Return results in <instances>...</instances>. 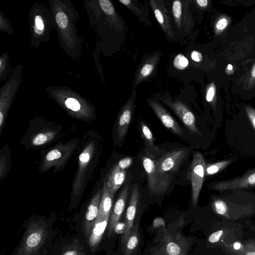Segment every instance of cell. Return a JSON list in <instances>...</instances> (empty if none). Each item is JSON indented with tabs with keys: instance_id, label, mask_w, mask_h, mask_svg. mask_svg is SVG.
Masks as SVG:
<instances>
[{
	"instance_id": "obj_1",
	"label": "cell",
	"mask_w": 255,
	"mask_h": 255,
	"mask_svg": "<svg viewBox=\"0 0 255 255\" xmlns=\"http://www.w3.org/2000/svg\"><path fill=\"white\" fill-rule=\"evenodd\" d=\"M78 157V167L74 178L71 192V201L81 198L96 164L98 145L94 132L85 134Z\"/></svg>"
},
{
	"instance_id": "obj_2",
	"label": "cell",
	"mask_w": 255,
	"mask_h": 255,
	"mask_svg": "<svg viewBox=\"0 0 255 255\" xmlns=\"http://www.w3.org/2000/svg\"><path fill=\"white\" fill-rule=\"evenodd\" d=\"M80 140L74 138L66 142H60L49 149L43 154L39 169L45 173L52 167L53 173L62 170L78 147Z\"/></svg>"
},
{
	"instance_id": "obj_3",
	"label": "cell",
	"mask_w": 255,
	"mask_h": 255,
	"mask_svg": "<svg viewBox=\"0 0 255 255\" xmlns=\"http://www.w3.org/2000/svg\"><path fill=\"white\" fill-rule=\"evenodd\" d=\"M46 236V227L44 222L38 221L30 223L16 255H35L44 244Z\"/></svg>"
},
{
	"instance_id": "obj_4",
	"label": "cell",
	"mask_w": 255,
	"mask_h": 255,
	"mask_svg": "<svg viewBox=\"0 0 255 255\" xmlns=\"http://www.w3.org/2000/svg\"><path fill=\"white\" fill-rule=\"evenodd\" d=\"M143 168L147 177L149 192L155 195H161L167 190L172 179L168 173L159 171L155 160L145 156L142 158Z\"/></svg>"
},
{
	"instance_id": "obj_5",
	"label": "cell",
	"mask_w": 255,
	"mask_h": 255,
	"mask_svg": "<svg viewBox=\"0 0 255 255\" xmlns=\"http://www.w3.org/2000/svg\"><path fill=\"white\" fill-rule=\"evenodd\" d=\"M54 125L48 124L36 132L28 130L23 141L24 145L29 149H35L46 146L59 138L64 132L61 126Z\"/></svg>"
},
{
	"instance_id": "obj_6",
	"label": "cell",
	"mask_w": 255,
	"mask_h": 255,
	"mask_svg": "<svg viewBox=\"0 0 255 255\" xmlns=\"http://www.w3.org/2000/svg\"><path fill=\"white\" fill-rule=\"evenodd\" d=\"M205 168V162L202 154L196 151L187 172L188 177L191 183V201L194 206H196L198 203L204 181Z\"/></svg>"
},
{
	"instance_id": "obj_7",
	"label": "cell",
	"mask_w": 255,
	"mask_h": 255,
	"mask_svg": "<svg viewBox=\"0 0 255 255\" xmlns=\"http://www.w3.org/2000/svg\"><path fill=\"white\" fill-rule=\"evenodd\" d=\"M162 101L174 112L191 132L201 135L196 125L195 116L185 104L179 100L173 101L167 97H163Z\"/></svg>"
},
{
	"instance_id": "obj_8",
	"label": "cell",
	"mask_w": 255,
	"mask_h": 255,
	"mask_svg": "<svg viewBox=\"0 0 255 255\" xmlns=\"http://www.w3.org/2000/svg\"><path fill=\"white\" fill-rule=\"evenodd\" d=\"M188 152V149L178 148L164 154L155 160L158 169L165 173L174 171L185 159Z\"/></svg>"
},
{
	"instance_id": "obj_9",
	"label": "cell",
	"mask_w": 255,
	"mask_h": 255,
	"mask_svg": "<svg viewBox=\"0 0 255 255\" xmlns=\"http://www.w3.org/2000/svg\"><path fill=\"white\" fill-rule=\"evenodd\" d=\"M255 186V169L243 176L215 183L211 186V188L213 190L223 191L231 189H244Z\"/></svg>"
},
{
	"instance_id": "obj_10",
	"label": "cell",
	"mask_w": 255,
	"mask_h": 255,
	"mask_svg": "<svg viewBox=\"0 0 255 255\" xmlns=\"http://www.w3.org/2000/svg\"><path fill=\"white\" fill-rule=\"evenodd\" d=\"M103 188L99 189L90 201L84 216L82 229L85 236L89 238L98 215Z\"/></svg>"
},
{
	"instance_id": "obj_11",
	"label": "cell",
	"mask_w": 255,
	"mask_h": 255,
	"mask_svg": "<svg viewBox=\"0 0 255 255\" xmlns=\"http://www.w3.org/2000/svg\"><path fill=\"white\" fill-rule=\"evenodd\" d=\"M148 105L164 127L178 136L184 135L182 128L159 103L154 100H149Z\"/></svg>"
},
{
	"instance_id": "obj_12",
	"label": "cell",
	"mask_w": 255,
	"mask_h": 255,
	"mask_svg": "<svg viewBox=\"0 0 255 255\" xmlns=\"http://www.w3.org/2000/svg\"><path fill=\"white\" fill-rule=\"evenodd\" d=\"M150 5L154 16L165 33L170 37L174 35L172 29L170 13L162 1L151 0Z\"/></svg>"
},
{
	"instance_id": "obj_13",
	"label": "cell",
	"mask_w": 255,
	"mask_h": 255,
	"mask_svg": "<svg viewBox=\"0 0 255 255\" xmlns=\"http://www.w3.org/2000/svg\"><path fill=\"white\" fill-rule=\"evenodd\" d=\"M129 191V186L128 185L123 188L111 212L108 226V237L109 238L113 236L115 227L119 222L124 211Z\"/></svg>"
},
{
	"instance_id": "obj_14",
	"label": "cell",
	"mask_w": 255,
	"mask_h": 255,
	"mask_svg": "<svg viewBox=\"0 0 255 255\" xmlns=\"http://www.w3.org/2000/svg\"><path fill=\"white\" fill-rule=\"evenodd\" d=\"M139 197V191L138 186L135 183L132 186L131 188L129 205L127 210L125 220L126 227V231L122 237V240H124L128 236L132 228Z\"/></svg>"
},
{
	"instance_id": "obj_15",
	"label": "cell",
	"mask_w": 255,
	"mask_h": 255,
	"mask_svg": "<svg viewBox=\"0 0 255 255\" xmlns=\"http://www.w3.org/2000/svg\"><path fill=\"white\" fill-rule=\"evenodd\" d=\"M135 95H132L123 107L117 122V136L122 141L129 128L133 111Z\"/></svg>"
},
{
	"instance_id": "obj_16",
	"label": "cell",
	"mask_w": 255,
	"mask_h": 255,
	"mask_svg": "<svg viewBox=\"0 0 255 255\" xmlns=\"http://www.w3.org/2000/svg\"><path fill=\"white\" fill-rule=\"evenodd\" d=\"M110 218L97 217L89 237V246L92 251L97 249L109 224Z\"/></svg>"
},
{
	"instance_id": "obj_17",
	"label": "cell",
	"mask_w": 255,
	"mask_h": 255,
	"mask_svg": "<svg viewBox=\"0 0 255 255\" xmlns=\"http://www.w3.org/2000/svg\"><path fill=\"white\" fill-rule=\"evenodd\" d=\"M126 177V172L125 169L121 167L118 164L110 170L104 181L109 191L114 196L116 192L122 185Z\"/></svg>"
},
{
	"instance_id": "obj_18",
	"label": "cell",
	"mask_w": 255,
	"mask_h": 255,
	"mask_svg": "<svg viewBox=\"0 0 255 255\" xmlns=\"http://www.w3.org/2000/svg\"><path fill=\"white\" fill-rule=\"evenodd\" d=\"M172 13L174 21L179 30L184 28L185 24L189 22V13L185 1H174L172 4Z\"/></svg>"
},
{
	"instance_id": "obj_19",
	"label": "cell",
	"mask_w": 255,
	"mask_h": 255,
	"mask_svg": "<svg viewBox=\"0 0 255 255\" xmlns=\"http://www.w3.org/2000/svg\"><path fill=\"white\" fill-rule=\"evenodd\" d=\"M160 58L158 54H154L147 58L138 69L136 75L134 86L138 85L141 82L148 77L154 70Z\"/></svg>"
},
{
	"instance_id": "obj_20",
	"label": "cell",
	"mask_w": 255,
	"mask_h": 255,
	"mask_svg": "<svg viewBox=\"0 0 255 255\" xmlns=\"http://www.w3.org/2000/svg\"><path fill=\"white\" fill-rule=\"evenodd\" d=\"M139 243L138 227L137 225L133 226L128 236L122 240V249L124 255H133Z\"/></svg>"
},
{
	"instance_id": "obj_21",
	"label": "cell",
	"mask_w": 255,
	"mask_h": 255,
	"mask_svg": "<svg viewBox=\"0 0 255 255\" xmlns=\"http://www.w3.org/2000/svg\"><path fill=\"white\" fill-rule=\"evenodd\" d=\"M113 195L109 191L106 182H104L103 193L97 217H110L113 205Z\"/></svg>"
},
{
	"instance_id": "obj_22",
	"label": "cell",
	"mask_w": 255,
	"mask_h": 255,
	"mask_svg": "<svg viewBox=\"0 0 255 255\" xmlns=\"http://www.w3.org/2000/svg\"><path fill=\"white\" fill-rule=\"evenodd\" d=\"M10 153L8 145H6L1 149L0 160V179L5 177L9 170Z\"/></svg>"
},
{
	"instance_id": "obj_23",
	"label": "cell",
	"mask_w": 255,
	"mask_h": 255,
	"mask_svg": "<svg viewBox=\"0 0 255 255\" xmlns=\"http://www.w3.org/2000/svg\"><path fill=\"white\" fill-rule=\"evenodd\" d=\"M231 162V160H225L208 165L205 168V174L206 175L215 174L224 169Z\"/></svg>"
},
{
	"instance_id": "obj_24",
	"label": "cell",
	"mask_w": 255,
	"mask_h": 255,
	"mask_svg": "<svg viewBox=\"0 0 255 255\" xmlns=\"http://www.w3.org/2000/svg\"><path fill=\"white\" fill-rule=\"evenodd\" d=\"M173 64L176 69L182 70L188 67L189 61L184 55L182 54H178L175 57Z\"/></svg>"
},
{
	"instance_id": "obj_25",
	"label": "cell",
	"mask_w": 255,
	"mask_h": 255,
	"mask_svg": "<svg viewBox=\"0 0 255 255\" xmlns=\"http://www.w3.org/2000/svg\"><path fill=\"white\" fill-rule=\"evenodd\" d=\"M213 206L215 211L220 215L225 214L228 210L226 203L221 199L216 200L213 203Z\"/></svg>"
},
{
	"instance_id": "obj_26",
	"label": "cell",
	"mask_w": 255,
	"mask_h": 255,
	"mask_svg": "<svg viewBox=\"0 0 255 255\" xmlns=\"http://www.w3.org/2000/svg\"><path fill=\"white\" fill-rule=\"evenodd\" d=\"M181 251L180 247L175 242H169L166 246V252L168 255H179Z\"/></svg>"
},
{
	"instance_id": "obj_27",
	"label": "cell",
	"mask_w": 255,
	"mask_h": 255,
	"mask_svg": "<svg viewBox=\"0 0 255 255\" xmlns=\"http://www.w3.org/2000/svg\"><path fill=\"white\" fill-rule=\"evenodd\" d=\"M99 3L102 10L107 14L112 15L115 12L114 7L109 0H100Z\"/></svg>"
},
{
	"instance_id": "obj_28",
	"label": "cell",
	"mask_w": 255,
	"mask_h": 255,
	"mask_svg": "<svg viewBox=\"0 0 255 255\" xmlns=\"http://www.w3.org/2000/svg\"><path fill=\"white\" fill-rule=\"evenodd\" d=\"M55 19L58 26L61 28H65L68 25L67 16L63 12H58L56 15Z\"/></svg>"
},
{
	"instance_id": "obj_29",
	"label": "cell",
	"mask_w": 255,
	"mask_h": 255,
	"mask_svg": "<svg viewBox=\"0 0 255 255\" xmlns=\"http://www.w3.org/2000/svg\"><path fill=\"white\" fill-rule=\"evenodd\" d=\"M66 107L74 112H78L80 110L81 105L79 102L73 98H68L65 102Z\"/></svg>"
},
{
	"instance_id": "obj_30",
	"label": "cell",
	"mask_w": 255,
	"mask_h": 255,
	"mask_svg": "<svg viewBox=\"0 0 255 255\" xmlns=\"http://www.w3.org/2000/svg\"><path fill=\"white\" fill-rule=\"evenodd\" d=\"M141 128L144 137L149 143L153 146V137L150 128L143 123H141Z\"/></svg>"
},
{
	"instance_id": "obj_31",
	"label": "cell",
	"mask_w": 255,
	"mask_h": 255,
	"mask_svg": "<svg viewBox=\"0 0 255 255\" xmlns=\"http://www.w3.org/2000/svg\"><path fill=\"white\" fill-rule=\"evenodd\" d=\"M119 1L122 3L124 5H126L131 10L134 11L136 14H139L141 13V11L139 9L136 7L135 5L133 4L131 1L130 0H119Z\"/></svg>"
},
{
	"instance_id": "obj_32",
	"label": "cell",
	"mask_w": 255,
	"mask_h": 255,
	"mask_svg": "<svg viewBox=\"0 0 255 255\" xmlns=\"http://www.w3.org/2000/svg\"><path fill=\"white\" fill-rule=\"evenodd\" d=\"M223 233V231L220 230L211 234L208 239V241L212 243L217 242Z\"/></svg>"
},
{
	"instance_id": "obj_33",
	"label": "cell",
	"mask_w": 255,
	"mask_h": 255,
	"mask_svg": "<svg viewBox=\"0 0 255 255\" xmlns=\"http://www.w3.org/2000/svg\"><path fill=\"white\" fill-rule=\"evenodd\" d=\"M215 90L213 85H211L208 89L206 99L207 102H210L213 100L215 96Z\"/></svg>"
},
{
	"instance_id": "obj_34",
	"label": "cell",
	"mask_w": 255,
	"mask_h": 255,
	"mask_svg": "<svg viewBox=\"0 0 255 255\" xmlns=\"http://www.w3.org/2000/svg\"><path fill=\"white\" fill-rule=\"evenodd\" d=\"M247 112L249 118L255 129V110L252 108L247 107Z\"/></svg>"
},
{
	"instance_id": "obj_35",
	"label": "cell",
	"mask_w": 255,
	"mask_h": 255,
	"mask_svg": "<svg viewBox=\"0 0 255 255\" xmlns=\"http://www.w3.org/2000/svg\"><path fill=\"white\" fill-rule=\"evenodd\" d=\"M126 225L124 222H118L114 228V232L118 234H124L126 231Z\"/></svg>"
},
{
	"instance_id": "obj_36",
	"label": "cell",
	"mask_w": 255,
	"mask_h": 255,
	"mask_svg": "<svg viewBox=\"0 0 255 255\" xmlns=\"http://www.w3.org/2000/svg\"><path fill=\"white\" fill-rule=\"evenodd\" d=\"M35 28L37 29L42 31L44 29V23L41 18V17L40 15L36 16L35 18Z\"/></svg>"
},
{
	"instance_id": "obj_37",
	"label": "cell",
	"mask_w": 255,
	"mask_h": 255,
	"mask_svg": "<svg viewBox=\"0 0 255 255\" xmlns=\"http://www.w3.org/2000/svg\"><path fill=\"white\" fill-rule=\"evenodd\" d=\"M191 57L193 60L197 62H200L202 60V55L201 53L196 50L192 52Z\"/></svg>"
},
{
	"instance_id": "obj_38",
	"label": "cell",
	"mask_w": 255,
	"mask_h": 255,
	"mask_svg": "<svg viewBox=\"0 0 255 255\" xmlns=\"http://www.w3.org/2000/svg\"><path fill=\"white\" fill-rule=\"evenodd\" d=\"M132 160L130 158H126L120 160L117 164L122 168L125 169L129 166Z\"/></svg>"
},
{
	"instance_id": "obj_39",
	"label": "cell",
	"mask_w": 255,
	"mask_h": 255,
	"mask_svg": "<svg viewBox=\"0 0 255 255\" xmlns=\"http://www.w3.org/2000/svg\"><path fill=\"white\" fill-rule=\"evenodd\" d=\"M228 24V21L226 18L220 19L217 23L216 27L218 30H223Z\"/></svg>"
},
{
	"instance_id": "obj_40",
	"label": "cell",
	"mask_w": 255,
	"mask_h": 255,
	"mask_svg": "<svg viewBox=\"0 0 255 255\" xmlns=\"http://www.w3.org/2000/svg\"><path fill=\"white\" fill-rule=\"evenodd\" d=\"M153 226L154 227H158L160 226H164L165 222L164 220L161 218H156L153 221Z\"/></svg>"
},
{
	"instance_id": "obj_41",
	"label": "cell",
	"mask_w": 255,
	"mask_h": 255,
	"mask_svg": "<svg viewBox=\"0 0 255 255\" xmlns=\"http://www.w3.org/2000/svg\"><path fill=\"white\" fill-rule=\"evenodd\" d=\"M62 255H80V253L78 249H71L66 251Z\"/></svg>"
},
{
	"instance_id": "obj_42",
	"label": "cell",
	"mask_w": 255,
	"mask_h": 255,
	"mask_svg": "<svg viewBox=\"0 0 255 255\" xmlns=\"http://www.w3.org/2000/svg\"><path fill=\"white\" fill-rule=\"evenodd\" d=\"M196 2L200 7H204L208 5V1L207 0H197Z\"/></svg>"
},
{
	"instance_id": "obj_43",
	"label": "cell",
	"mask_w": 255,
	"mask_h": 255,
	"mask_svg": "<svg viewBox=\"0 0 255 255\" xmlns=\"http://www.w3.org/2000/svg\"><path fill=\"white\" fill-rule=\"evenodd\" d=\"M234 248L235 250H239L241 248V244L239 242H236L234 245Z\"/></svg>"
},
{
	"instance_id": "obj_44",
	"label": "cell",
	"mask_w": 255,
	"mask_h": 255,
	"mask_svg": "<svg viewBox=\"0 0 255 255\" xmlns=\"http://www.w3.org/2000/svg\"><path fill=\"white\" fill-rule=\"evenodd\" d=\"M251 74L253 77H255V64L253 67V69L251 71Z\"/></svg>"
},
{
	"instance_id": "obj_45",
	"label": "cell",
	"mask_w": 255,
	"mask_h": 255,
	"mask_svg": "<svg viewBox=\"0 0 255 255\" xmlns=\"http://www.w3.org/2000/svg\"><path fill=\"white\" fill-rule=\"evenodd\" d=\"M35 32L37 33V34H41L42 32V31H40L38 29H37V28H35Z\"/></svg>"
},
{
	"instance_id": "obj_46",
	"label": "cell",
	"mask_w": 255,
	"mask_h": 255,
	"mask_svg": "<svg viewBox=\"0 0 255 255\" xmlns=\"http://www.w3.org/2000/svg\"><path fill=\"white\" fill-rule=\"evenodd\" d=\"M227 69H228V70H232V69H233V66H232V65L231 64H228V67H227Z\"/></svg>"
},
{
	"instance_id": "obj_47",
	"label": "cell",
	"mask_w": 255,
	"mask_h": 255,
	"mask_svg": "<svg viewBox=\"0 0 255 255\" xmlns=\"http://www.w3.org/2000/svg\"><path fill=\"white\" fill-rule=\"evenodd\" d=\"M247 255H255V252L249 253Z\"/></svg>"
}]
</instances>
